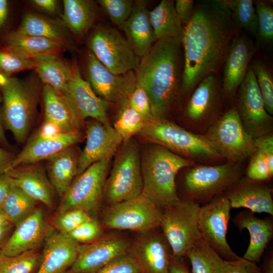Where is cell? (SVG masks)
<instances>
[{
	"mask_svg": "<svg viewBox=\"0 0 273 273\" xmlns=\"http://www.w3.org/2000/svg\"><path fill=\"white\" fill-rule=\"evenodd\" d=\"M204 135L229 162L239 163L256 151L255 140L244 128L236 106L213 122Z\"/></svg>",
	"mask_w": 273,
	"mask_h": 273,
	"instance_id": "9c48e42d",
	"label": "cell"
},
{
	"mask_svg": "<svg viewBox=\"0 0 273 273\" xmlns=\"http://www.w3.org/2000/svg\"><path fill=\"white\" fill-rule=\"evenodd\" d=\"M34 59L36 61L35 69L42 81L66 96L71 78V63L63 61L59 56Z\"/></svg>",
	"mask_w": 273,
	"mask_h": 273,
	"instance_id": "836d02e7",
	"label": "cell"
},
{
	"mask_svg": "<svg viewBox=\"0 0 273 273\" xmlns=\"http://www.w3.org/2000/svg\"><path fill=\"white\" fill-rule=\"evenodd\" d=\"M102 226L95 218L84 222L67 235L71 239L81 244L92 242L100 238Z\"/></svg>",
	"mask_w": 273,
	"mask_h": 273,
	"instance_id": "7dc6e473",
	"label": "cell"
},
{
	"mask_svg": "<svg viewBox=\"0 0 273 273\" xmlns=\"http://www.w3.org/2000/svg\"><path fill=\"white\" fill-rule=\"evenodd\" d=\"M253 2L257 18L256 37L260 44L270 46L273 42V8L271 3L260 0Z\"/></svg>",
	"mask_w": 273,
	"mask_h": 273,
	"instance_id": "7bdbcfd3",
	"label": "cell"
},
{
	"mask_svg": "<svg viewBox=\"0 0 273 273\" xmlns=\"http://www.w3.org/2000/svg\"><path fill=\"white\" fill-rule=\"evenodd\" d=\"M8 79V77L0 73V86H2L4 85L7 82Z\"/></svg>",
	"mask_w": 273,
	"mask_h": 273,
	"instance_id": "03108f58",
	"label": "cell"
},
{
	"mask_svg": "<svg viewBox=\"0 0 273 273\" xmlns=\"http://www.w3.org/2000/svg\"><path fill=\"white\" fill-rule=\"evenodd\" d=\"M100 6L119 29L129 18L134 5L130 0H99Z\"/></svg>",
	"mask_w": 273,
	"mask_h": 273,
	"instance_id": "f6af8a7d",
	"label": "cell"
},
{
	"mask_svg": "<svg viewBox=\"0 0 273 273\" xmlns=\"http://www.w3.org/2000/svg\"><path fill=\"white\" fill-rule=\"evenodd\" d=\"M130 243L118 236H107L80 244L72 265L65 273H93L127 252Z\"/></svg>",
	"mask_w": 273,
	"mask_h": 273,
	"instance_id": "ac0fdd59",
	"label": "cell"
},
{
	"mask_svg": "<svg viewBox=\"0 0 273 273\" xmlns=\"http://www.w3.org/2000/svg\"><path fill=\"white\" fill-rule=\"evenodd\" d=\"M184 63L181 43L172 38L157 40L140 59L136 82L148 95L154 118H165L182 94Z\"/></svg>",
	"mask_w": 273,
	"mask_h": 273,
	"instance_id": "7a4b0ae2",
	"label": "cell"
},
{
	"mask_svg": "<svg viewBox=\"0 0 273 273\" xmlns=\"http://www.w3.org/2000/svg\"><path fill=\"white\" fill-rule=\"evenodd\" d=\"M92 218L80 209H71L55 214L53 219V228L57 232L67 235L81 224Z\"/></svg>",
	"mask_w": 273,
	"mask_h": 273,
	"instance_id": "ee69618b",
	"label": "cell"
},
{
	"mask_svg": "<svg viewBox=\"0 0 273 273\" xmlns=\"http://www.w3.org/2000/svg\"><path fill=\"white\" fill-rule=\"evenodd\" d=\"M119 148L109 176L106 179L103 198L109 205L130 200L142 194L141 154L132 141Z\"/></svg>",
	"mask_w": 273,
	"mask_h": 273,
	"instance_id": "5b68a950",
	"label": "cell"
},
{
	"mask_svg": "<svg viewBox=\"0 0 273 273\" xmlns=\"http://www.w3.org/2000/svg\"><path fill=\"white\" fill-rule=\"evenodd\" d=\"M63 132L55 124L45 121L38 130L35 137L47 138L58 135Z\"/></svg>",
	"mask_w": 273,
	"mask_h": 273,
	"instance_id": "db71d44e",
	"label": "cell"
},
{
	"mask_svg": "<svg viewBox=\"0 0 273 273\" xmlns=\"http://www.w3.org/2000/svg\"><path fill=\"white\" fill-rule=\"evenodd\" d=\"M128 252L138 262L142 273H169L172 258L170 246L163 234H142L130 243Z\"/></svg>",
	"mask_w": 273,
	"mask_h": 273,
	"instance_id": "ffe728a7",
	"label": "cell"
},
{
	"mask_svg": "<svg viewBox=\"0 0 273 273\" xmlns=\"http://www.w3.org/2000/svg\"><path fill=\"white\" fill-rule=\"evenodd\" d=\"M232 208L224 196L219 195L200 206L198 227L201 238L223 259H239L226 240L228 223Z\"/></svg>",
	"mask_w": 273,
	"mask_h": 273,
	"instance_id": "4fadbf2b",
	"label": "cell"
},
{
	"mask_svg": "<svg viewBox=\"0 0 273 273\" xmlns=\"http://www.w3.org/2000/svg\"><path fill=\"white\" fill-rule=\"evenodd\" d=\"M173 0H162L149 11L150 22L157 40L172 38L181 41L184 26L176 12Z\"/></svg>",
	"mask_w": 273,
	"mask_h": 273,
	"instance_id": "1f68e13d",
	"label": "cell"
},
{
	"mask_svg": "<svg viewBox=\"0 0 273 273\" xmlns=\"http://www.w3.org/2000/svg\"><path fill=\"white\" fill-rule=\"evenodd\" d=\"M233 222L240 231L247 229L250 235V243L243 258L258 263L273 236V223L271 219H260L250 210L238 213Z\"/></svg>",
	"mask_w": 273,
	"mask_h": 273,
	"instance_id": "f1b7e54d",
	"label": "cell"
},
{
	"mask_svg": "<svg viewBox=\"0 0 273 273\" xmlns=\"http://www.w3.org/2000/svg\"><path fill=\"white\" fill-rule=\"evenodd\" d=\"M110 159L98 161L76 176L61 198L55 214L71 209H80L95 218L103 198Z\"/></svg>",
	"mask_w": 273,
	"mask_h": 273,
	"instance_id": "30bf717a",
	"label": "cell"
},
{
	"mask_svg": "<svg viewBox=\"0 0 273 273\" xmlns=\"http://www.w3.org/2000/svg\"><path fill=\"white\" fill-rule=\"evenodd\" d=\"M42 97L45 121L55 124L64 133L80 132L84 120L66 96L44 84Z\"/></svg>",
	"mask_w": 273,
	"mask_h": 273,
	"instance_id": "4316f807",
	"label": "cell"
},
{
	"mask_svg": "<svg viewBox=\"0 0 273 273\" xmlns=\"http://www.w3.org/2000/svg\"><path fill=\"white\" fill-rule=\"evenodd\" d=\"M78 157L72 146L47 159L48 178L61 198L76 176Z\"/></svg>",
	"mask_w": 273,
	"mask_h": 273,
	"instance_id": "f546056e",
	"label": "cell"
},
{
	"mask_svg": "<svg viewBox=\"0 0 273 273\" xmlns=\"http://www.w3.org/2000/svg\"><path fill=\"white\" fill-rule=\"evenodd\" d=\"M87 46L96 58L115 74L134 71L140 58L131 49L125 37L114 28L99 25L94 28Z\"/></svg>",
	"mask_w": 273,
	"mask_h": 273,
	"instance_id": "8fae6325",
	"label": "cell"
},
{
	"mask_svg": "<svg viewBox=\"0 0 273 273\" xmlns=\"http://www.w3.org/2000/svg\"><path fill=\"white\" fill-rule=\"evenodd\" d=\"M194 1L176 0L174 7L176 12L185 27L190 21L194 9Z\"/></svg>",
	"mask_w": 273,
	"mask_h": 273,
	"instance_id": "f5cc1de1",
	"label": "cell"
},
{
	"mask_svg": "<svg viewBox=\"0 0 273 273\" xmlns=\"http://www.w3.org/2000/svg\"><path fill=\"white\" fill-rule=\"evenodd\" d=\"M16 31L22 34L44 37L68 44L67 32L61 24L36 14H26Z\"/></svg>",
	"mask_w": 273,
	"mask_h": 273,
	"instance_id": "8d00e7d4",
	"label": "cell"
},
{
	"mask_svg": "<svg viewBox=\"0 0 273 273\" xmlns=\"http://www.w3.org/2000/svg\"><path fill=\"white\" fill-rule=\"evenodd\" d=\"M221 83L216 75L206 76L197 84L185 107L184 115L193 126L212 123L220 116Z\"/></svg>",
	"mask_w": 273,
	"mask_h": 273,
	"instance_id": "2e32d148",
	"label": "cell"
},
{
	"mask_svg": "<svg viewBox=\"0 0 273 273\" xmlns=\"http://www.w3.org/2000/svg\"><path fill=\"white\" fill-rule=\"evenodd\" d=\"M128 104L146 122L153 118L148 95L144 88L137 82L129 97Z\"/></svg>",
	"mask_w": 273,
	"mask_h": 273,
	"instance_id": "681fc988",
	"label": "cell"
},
{
	"mask_svg": "<svg viewBox=\"0 0 273 273\" xmlns=\"http://www.w3.org/2000/svg\"><path fill=\"white\" fill-rule=\"evenodd\" d=\"M53 229L47 221L43 209L38 207L15 227L1 253L13 256L37 249Z\"/></svg>",
	"mask_w": 273,
	"mask_h": 273,
	"instance_id": "44dd1931",
	"label": "cell"
},
{
	"mask_svg": "<svg viewBox=\"0 0 273 273\" xmlns=\"http://www.w3.org/2000/svg\"><path fill=\"white\" fill-rule=\"evenodd\" d=\"M241 178L229 189L224 195L231 208H245L253 213L273 215L272 190L259 183Z\"/></svg>",
	"mask_w": 273,
	"mask_h": 273,
	"instance_id": "d4e9b609",
	"label": "cell"
},
{
	"mask_svg": "<svg viewBox=\"0 0 273 273\" xmlns=\"http://www.w3.org/2000/svg\"><path fill=\"white\" fill-rule=\"evenodd\" d=\"M0 143L5 146L8 144L7 139L5 136V134L2 125L1 118H0Z\"/></svg>",
	"mask_w": 273,
	"mask_h": 273,
	"instance_id": "e7e4bbea",
	"label": "cell"
},
{
	"mask_svg": "<svg viewBox=\"0 0 273 273\" xmlns=\"http://www.w3.org/2000/svg\"><path fill=\"white\" fill-rule=\"evenodd\" d=\"M38 203L13 184L0 205V209L8 221L15 227L38 207Z\"/></svg>",
	"mask_w": 273,
	"mask_h": 273,
	"instance_id": "d590c367",
	"label": "cell"
},
{
	"mask_svg": "<svg viewBox=\"0 0 273 273\" xmlns=\"http://www.w3.org/2000/svg\"><path fill=\"white\" fill-rule=\"evenodd\" d=\"M234 21L241 29L257 36V18L252 0H224Z\"/></svg>",
	"mask_w": 273,
	"mask_h": 273,
	"instance_id": "f35d334b",
	"label": "cell"
},
{
	"mask_svg": "<svg viewBox=\"0 0 273 273\" xmlns=\"http://www.w3.org/2000/svg\"><path fill=\"white\" fill-rule=\"evenodd\" d=\"M63 20L65 25L76 37L84 36L93 27L97 10L93 2L87 0H64Z\"/></svg>",
	"mask_w": 273,
	"mask_h": 273,
	"instance_id": "d6a6232c",
	"label": "cell"
},
{
	"mask_svg": "<svg viewBox=\"0 0 273 273\" xmlns=\"http://www.w3.org/2000/svg\"><path fill=\"white\" fill-rule=\"evenodd\" d=\"M41 256L38 249L13 256L0 252V273H33L38 268Z\"/></svg>",
	"mask_w": 273,
	"mask_h": 273,
	"instance_id": "74e56055",
	"label": "cell"
},
{
	"mask_svg": "<svg viewBox=\"0 0 273 273\" xmlns=\"http://www.w3.org/2000/svg\"><path fill=\"white\" fill-rule=\"evenodd\" d=\"M120 107L113 127L122 138L123 142H127L134 135L141 132L146 121L130 107L128 101Z\"/></svg>",
	"mask_w": 273,
	"mask_h": 273,
	"instance_id": "ab89813d",
	"label": "cell"
},
{
	"mask_svg": "<svg viewBox=\"0 0 273 273\" xmlns=\"http://www.w3.org/2000/svg\"><path fill=\"white\" fill-rule=\"evenodd\" d=\"M251 157L246 170L247 178L253 181H262L271 177L273 170L270 169L265 155L256 150Z\"/></svg>",
	"mask_w": 273,
	"mask_h": 273,
	"instance_id": "bcb514c9",
	"label": "cell"
},
{
	"mask_svg": "<svg viewBox=\"0 0 273 273\" xmlns=\"http://www.w3.org/2000/svg\"><path fill=\"white\" fill-rule=\"evenodd\" d=\"M200 205L180 199L162 209L160 227L171 250L172 257L181 258L201 235L198 227Z\"/></svg>",
	"mask_w": 273,
	"mask_h": 273,
	"instance_id": "ba28073f",
	"label": "cell"
},
{
	"mask_svg": "<svg viewBox=\"0 0 273 273\" xmlns=\"http://www.w3.org/2000/svg\"><path fill=\"white\" fill-rule=\"evenodd\" d=\"M261 267L262 273H273V257L270 256L265 258Z\"/></svg>",
	"mask_w": 273,
	"mask_h": 273,
	"instance_id": "6125c7cd",
	"label": "cell"
},
{
	"mask_svg": "<svg viewBox=\"0 0 273 273\" xmlns=\"http://www.w3.org/2000/svg\"><path fill=\"white\" fill-rule=\"evenodd\" d=\"M13 184L10 177L6 173H0V205L10 191Z\"/></svg>",
	"mask_w": 273,
	"mask_h": 273,
	"instance_id": "11a10c76",
	"label": "cell"
},
{
	"mask_svg": "<svg viewBox=\"0 0 273 273\" xmlns=\"http://www.w3.org/2000/svg\"><path fill=\"white\" fill-rule=\"evenodd\" d=\"M85 133L86 144L78 157L76 176L98 161L110 159L123 143L110 123L92 119L86 122Z\"/></svg>",
	"mask_w": 273,
	"mask_h": 273,
	"instance_id": "e0dca14e",
	"label": "cell"
},
{
	"mask_svg": "<svg viewBox=\"0 0 273 273\" xmlns=\"http://www.w3.org/2000/svg\"><path fill=\"white\" fill-rule=\"evenodd\" d=\"M256 150L266 157L270 169L273 170V136L271 134L254 139Z\"/></svg>",
	"mask_w": 273,
	"mask_h": 273,
	"instance_id": "816d5d0a",
	"label": "cell"
},
{
	"mask_svg": "<svg viewBox=\"0 0 273 273\" xmlns=\"http://www.w3.org/2000/svg\"><path fill=\"white\" fill-rule=\"evenodd\" d=\"M8 3L6 0H0V28L4 25L7 17Z\"/></svg>",
	"mask_w": 273,
	"mask_h": 273,
	"instance_id": "94428289",
	"label": "cell"
},
{
	"mask_svg": "<svg viewBox=\"0 0 273 273\" xmlns=\"http://www.w3.org/2000/svg\"><path fill=\"white\" fill-rule=\"evenodd\" d=\"M14 157L11 153L0 147V173L8 170Z\"/></svg>",
	"mask_w": 273,
	"mask_h": 273,
	"instance_id": "9f6ffc18",
	"label": "cell"
},
{
	"mask_svg": "<svg viewBox=\"0 0 273 273\" xmlns=\"http://www.w3.org/2000/svg\"><path fill=\"white\" fill-rule=\"evenodd\" d=\"M182 258L172 257L169 265V273H190Z\"/></svg>",
	"mask_w": 273,
	"mask_h": 273,
	"instance_id": "6f0895ef",
	"label": "cell"
},
{
	"mask_svg": "<svg viewBox=\"0 0 273 273\" xmlns=\"http://www.w3.org/2000/svg\"><path fill=\"white\" fill-rule=\"evenodd\" d=\"M31 3L38 8L49 13H54L57 8V2L54 0H33Z\"/></svg>",
	"mask_w": 273,
	"mask_h": 273,
	"instance_id": "680465c9",
	"label": "cell"
},
{
	"mask_svg": "<svg viewBox=\"0 0 273 273\" xmlns=\"http://www.w3.org/2000/svg\"><path fill=\"white\" fill-rule=\"evenodd\" d=\"M14 228L13 225L0 228V252L9 239Z\"/></svg>",
	"mask_w": 273,
	"mask_h": 273,
	"instance_id": "91938a15",
	"label": "cell"
},
{
	"mask_svg": "<svg viewBox=\"0 0 273 273\" xmlns=\"http://www.w3.org/2000/svg\"><path fill=\"white\" fill-rule=\"evenodd\" d=\"M236 95V108L247 132L254 139L271 134L272 117L266 111L250 64Z\"/></svg>",
	"mask_w": 273,
	"mask_h": 273,
	"instance_id": "5bb4252c",
	"label": "cell"
},
{
	"mask_svg": "<svg viewBox=\"0 0 273 273\" xmlns=\"http://www.w3.org/2000/svg\"><path fill=\"white\" fill-rule=\"evenodd\" d=\"M259 48L248 35L241 33L231 42L224 63L222 96L232 99L244 81L253 57Z\"/></svg>",
	"mask_w": 273,
	"mask_h": 273,
	"instance_id": "d6986e66",
	"label": "cell"
},
{
	"mask_svg": "<svg viewBox=\"0 0 273 273\" xmlns=\"http://www.w3.org/2000/svg\"><path fill=\"white\" fill-rule=\"evenodd\" d=\"M87 81L99 97L120 107L128 101L136 84L134 71L115 74L103 65L90 52L86 56Z\"/></svg>",
	"mask_w": 273,
	"mask_h": 273,
	"instance_id": "9a60e30c",
	"label": "cell"
},
{
	"mask_svg": "<svg viewBox=\"0 0 273 273\" xmlns=\"http://www.w3.org/2000/svg\"><path fill=\"white\" fill-rule=\"evenodd\" d=\"M185 256L191 263V273H223L228 261L201 238L192 244Z\"/></svg>",
	"mask_w": 273,
	"mask_h": 273,
	"instance_id": "e575fe53",
	"label": "cell"
},
{
	"mask_svg": "<svg viewBox=\"0 0 273 273\" xmlns=\"http://www.w3.org/2000/svg\"><path fill=\"white\" fill-rule=\"evenodd\" d=\"M82 136L81 132H74L62 133L47 138L34 136L21 152L14 157L7 170L20 166L35 164L42 160L48 159L80 142Z\"/></svg>",
	"mask_w": 273,
	"mask_h": 273,
	"instance_id": "484cf974",
	"label": "cell"
},
{
	"mask_svg": "<svg viewBox=\"0 0 273 273\" xmlns=\"http://www.w3.org/2000/svg\"><path fill=\"white\" fill-rule=\"evenodd\" d=\"M241 30L224 0L195 3L181 41L184 61L183 95H190L203 79L217 74L233 38Z\"/></svg>",
	"mask_w": 273,
	"mask_h": 273,
	"instance_id": "6da1fadb",
	"label": "cell"
},
{
	"mask_svg": "<svg viewBox=\"0 0 273 273\" xmlns=\"http://www.w3.org/2000/svg\"><path fill=\"white\" fill-rule=\"evenodd\" d=\"M71 74L66 97L81 118H89L104 124L110 123L107 117L108 103L99 97L89 82L83 79L74 60L71 63Z\"/></svg>",
	"mask_w": 273,
	"mask_h": 273,
	"instance_id": "7402d4cb",
	"label": "cell"
},
{
	"mask_svg": "<svg viewBox=\"0 0 273 273\" xmlns=\"http://www.w3.org/2000/svg\"><path fill=\"white\" fill-rule=\"evenodd\" d=\"M32 79L8 77L6 83L1 86L4 121L18 143L23 142L27 136L36 107L39 86Z\"/></svg>",
	"mask_w": 273,
	"mask_h": 273,
	"instance_id": "8992f818",
	"label": "cell"
},
{
	"mask_svg": "<svg viewBox=\"0 0 273 273\" xmlns=\"http://www.w3.org/2000/svg\"><path fill=\"white\" fill-rule=\"evenodd\" d=\"M134 53L141 59L149 52L157 41L152 27L149 11L145 3H134L131 13L120 29Z\"/></svg>",
	"mask_w": 273,
	"mask_h": 273,
	"instance_id": "83f0119b",
	"label": "cell"
},
{
	"mask_svg": "<svg viewBox=\"0 0 273 273\" xmlns=\"http://www.w3.org/2000/svg\"><path fill=\"white\" fill-rule=\"evenodd\" d=\"M251 67L261 94L265 108L270 115L273 114V76L270 68L262 60L256 59Z\"/></svg>",
	"mask_w": 273,
	"mask_h": 273,
	"instance_id": "b9f144b4",
	"label": "cell"
},
{
	"mask_svg": "<svg viewBox=\"0 0 273 273\" xmlns=\"http://www.w3.org/2000/svg\"><path fill=\"white\" fill-rule=\"evenodd\" d=\"M5 173L29 197L50 210L55 208L56 193L41 167L33 164L18 166Z\"/></svg>",
	"mask_w": 273,
	"mask_h": 273,
	"instance_id": "cb8c5ba5",
	"label": "cell"
},
{
	"mask_svg": "<svg viewBox=\"0 0 273 273\" xmlns=\"http://www.w3.org/2000/svg\"><path fill=\"white\" fill-rule=\"evenodd\" d=\"M6 47L14 49L32 58L59 56L68 44L49 38L12 31L4 38Z\"/></svg>",
	"mask_w": 273,
	"mask_h": 273,
	"instance_id": "4dcf8cb0",
	"label": "cell"
},
{
	"mask_svg": "<svg viewBox=\"0 0 273 273\" xmlns=\"http://www.w3.org/2000/svg\"><path fill=\"white\" fill-rule=\"evenodd\" d=\"M93 273H142L136 260L128 251Z\"/></svg>",
	"mask_w": 273,
	"mask_h": 273,
	"instance_id": "c3c4849f",
	"label": "cell"
},
{
	"mask_svg": "<svg viewBox=\"0 0 273 273\" xmlns=\"http://www.w3.org/2000/svg\"><path fill=\"white\" fill-rule=\"evenodd\" d=\"M183 178L186 198L198 204L209 202L221 195L238 182L242 176L239 163L228 162L216 165H196L188 167Z\"/></svg>",
	"mask_w": 273,
	"mask_h": 273,
	"instance_id": "52a82bcc",
	"label": "cell"
},
{
	"mask_svg": "<svg viewBox=\"0 0 273 273\" xmlns=\"http://www.w3.org/2000/svg\"><path fill=\"white\" fill-rule=\"evenodd\" d=\"M79 245L54 229L44 242L35 273H65L75 261Z\"/></svg>",
	"mask_w": 273,
	"mask_h": 273,
	"instance_id": "603a6c76",
	"label": "cell"
},
{
	"mask_svg": "<svg viewBox=\"0 0 273 273\" xmlns=\"http://www.w3.org/2000/svg\"><path fill=\"white\" fill-rule=\"evenodd\" d=\"M140 134L149 142L191 160H211L222 157L204 135L191 132L166 118H153L146 122Z\"/></svg>",
	"mask_w": 273,
	"mask_h": 273,
	"instance_id": "277c9868",
	"label": "cell"
},
{
	"mask_svg": "<svg viewBox=\"0 0 273 273\" xmlns=\"http://www.w3.org/2000/svg\"><path fill=\"white\" fill-rule=\"evenodd\" d=\"M12 225L6 218L0 209V228Z\"/></svg>",
	"mask_w": 273,
	"mask_h": 273,
	"instance_id": "be15d7a7",
	"label": "cell"
},
{
	"mask_svg": "<svg viewBox=\"0 0 273 273\" xmlns=\"http://www.w3.org/2000/svg\"><path fill=\"white\" fill-rule=\"evenodd\" d=\"M36 61L14 49L6 47L0 49V73L5 75L36 68Z\"/></svg>",
	"mask_w": 273,
	"mask_h": 273,
	"instance_id": "60d3db41",
	"label": "cell"
},
{
	"mask_svg": "<svg viewBox=\"0 0 273 273\" xmlns=\"http://www.w3.org/2000/svg\"><path fill=\"white\" fill-rule=\"evenodd\" d=\"M162 214V209L141 195L109 205L102 213V222L108 229L144 234L160 227Z\"/></svg>",
	"mask_w": 273,
	"mask_h": 273,
	"instance_id": "7c38bea8",
	"label": "cell"
},
{
	"mask_svg": "<svg viewBox=\"0 0 273 273\" xmlns=\"http://www.w3.org/2000/svg\"><path fill=\"white\" fill-rule=\"evenodd\" d=\"M141 162L142 195L162 209L180 199L175 184L178 171L195 165L194 161L154 144L144 150Z\"/></svg>",
	"mask_w": 273,
	"mask_h": 273,
	"instance_id": "3957f363",
	"label": "cell"
},
{
	"mask_svg": "<svg viewBox=\"0 0 273 273\" xmlns=\"http://www.w3.org/2000/svg\"><path fill=\"white\" fill-rule=\"evenodd\" d=\"M223 273H262L257 263L243 257L234 261H228Z\"/></svg>",
	"mask_w": 273,
	"mask_h": 273,
	"instance_id": "f907efd6",
	"label": "cell"
}]
</instances>
